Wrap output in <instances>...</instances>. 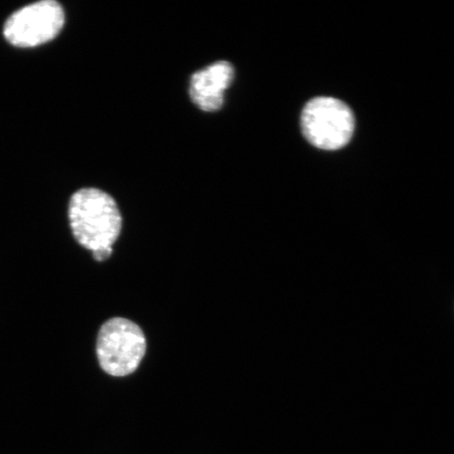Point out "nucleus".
<instances>
[{
    "label": "nucleus",
    "mask_w": 454,
    "mask_h": 454,
    "mask_svg": "<svg viewBox=\"0 0 454 454\" xmlns=\"http://www.w3.org/2000/svg\"><path fill=\"white\" fill-rule=\"evenodd\" d=\"M69 220L73 236L92 253L112 248L122 227L115 200L98 189H82L72 196Z\"/></svg>",
    "instance_id": "f257e3e1"
},
{
    "label": "nucleus",
    "mask_w": 454,
    "mask_h": 454,
    "mask_svg": "<svg viewBox=\"0 0 454 454\" xmlns=\"http://www.w3.org/2000/svg\"><path fill=\"white\" fill-rule=\"evenodd\" d=\"M235 70L230 62L218 61L198 71L191 78L190 96L204 112H215L224 102V93L234 82Z\"/></svg>",
    "instance_id": "39448f33"
},
{
    "label": "nucleus",
    "mask_w": 454,
    "mask_h": 454,
    "mask_svg": "<svg viewBox=\"0 0 454 454\" xmlns=\"http://www.w3.org/2000/svg\"><path fill=\"white\" fill-rule=\"evenodd\" d=\"M146 351L141 328L123 317H113L101 326L96 353L99 364L113 377H126L137 371Z\"/></svg>",
    "instance_id": "f03ea898"
},
{
    "label": "nucleus",
    "mask_w": 454,
    "mask_h": 454,
    "mask_svg": "<svg viewBox=\"0 0 454 454\" xmlns=\"http://www.w3.org/2000/svg\"><path fill=\"white\" fill-rule=\"evenodd\" d=\"M113 253V248L110 249H100V251L94 252V259L96 261H105L107 258H110V255Z\"/></svg>",
    "instance_id": "423d86ee"
},
{
    "label": "nucleus",
    "mask_w": 454,
    "mask_h": 454,
    "mask_svg": "<svg viewBox=\"0 0 454 454\" xmlns=\"http://www.w3.org/2000/svg\"><path fill=\"white\" fill-rule=\"evenodd\" d=\"M305 138L317 149H342L353 137L354 114L344 102L332 98H317L305 106L301 116Z\"/></svg>",
    "instance_id": "7ed1b4c3"
},
{
    "label": "nucleus",
    "mask_w": 454,
    "mask_h": 454,
    "mask_svg": "<svg viewBox=\"0 0 454 454\" xmlns=\"http://www.w3.org/2000/svg\"><path fill=\"white\" fill-rule=\"evenodd\" d=\"M65 11L55 0H43L16 11L4 27V36L17 48H34L53 41L65 25Z\"/></svg>",
    "instance_id": "20e7f679"
}]
</instances>
